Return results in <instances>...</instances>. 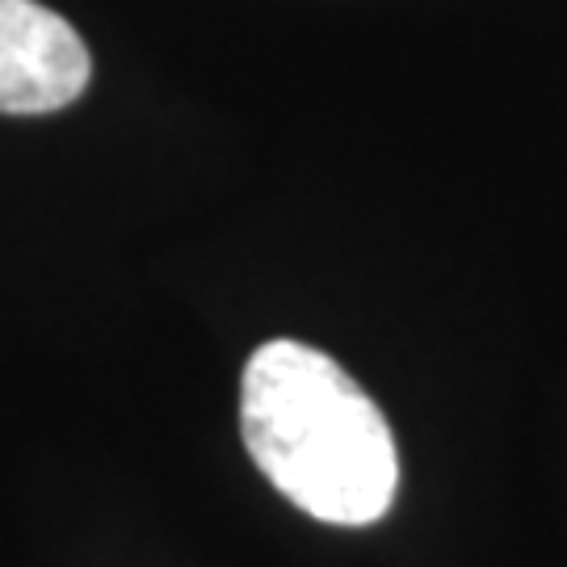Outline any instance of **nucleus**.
<instances>
[{"label":"nucleus","instance_id":"1","mask_svg":"<svg viewBox=\"0 0 567 567\" xmlns=\"http://www.w3.org/2000/svg\"><path fill=\"white\" fill-rule=\"evenodd\" d=\"M240 437L265 480L324 526H374L395 501L391 425L324 349L278 337L248 358Z\"/></svg>","mask_w":567,"mask_h":567},{"label":"nucleus","instance_id":"2","mask_svg":"<svg viewBox=\"0 0 567 567\" xmlns=\"http://www.w3.org/2000/svg\"><path fill=\"white\" fill-rule=\"evenodd\" d=\"M89 47L39 0H0V114H55L89 89Z\"/></svg>","mask_w":567,"mask_h":567}]
</instances>
